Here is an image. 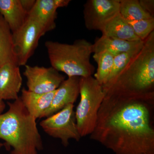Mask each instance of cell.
I'll return each instance as SVG.
<instances>
[{
  "instance_id": "obj_14",
  "label": "cell",
  "mask_w": 154,
  "mask_h": 154,
  "mask_svg": "<svg viewBox=\"0 0 154 154\" xmlns=\"http://www.w3.org/2000/svg\"><path fill=\"white\" fill-rule=\"evenodd\" d=\"M144 41H127L102 35L96 38L93 44V53L107 51L114 56L131 51L140 48Z\"/></svg>"
},
{
  "instance_id": "obj_21",
  "label": "cell",
  "mask_w": 154,
  "mask_h": 154,
  "mask_svg": "<svg viewBox=\"0 0 154 154\" xmlns=\"http://www.w3.org/2000/svg\"><path fill=\"white\" fill-rule=\"evenodd\" d=\"M132 27L137 36L142 41H144L154 31V18L137 21H127Z\"/></svg>"
},
{
  "instance_id": "obj_24",
  "label": "cell",
  "mask_w": 154,
  "mask_h": 154,
  "mask_svg": "<svg viewBox=\"0 0 154 154\" xmlns=\"http://www.w3.org/2000/svg\"><path fill=\"white\" fill-rule=\"evenodd\" d=\"M6 104L4 100L0 99V115L3 113L5 109Z\"/></svg>"
},
{
  "instance_id": "obj_2",
  "label": "cell",
  "mask_w": 154,
  "mask_h": 154,
  "mask_svg": "<svg viewBox=\"0 0 154 154\" xmlns=\"http://www.w3.org/2000/svg\"><path fill=\"white\" fill-rule=\"evenodd\" d=\"M102 87L105 95L154 99V31L124 69Z\"/></svg>"
},
{
  "instance_id": "obj_7",
  "label": "cell",
  "mask_w": 154,
  "mask_h": 154,
  "mask_svg": "<svg viewBox=\"0 0 154 154\" xmlns=\"http://www.w3.org/2000/svg\"><path fill=\"white\" fill-rule=\"evenodd\" d=\"M13 34L17 64L19 66H25L44 33L36 22L28 17L22 27Z\"/></svg>"
},
{
  "instance_id": "obj_22",
  "label": "cell",
  "mask_w": 154,
  "mask_h": 154,
  "mask_svg": "<svg viewBox=\"0 0 154 154\" xmlns=\"http://www.w3.org/2000/svg\"><path fill=\"white\" fill-rule=\"evenodd\" d=\"M141 5L144 10L154 17V1L153 0L139 1Z\"/></svg>"
},
{
  "instance_id": "obj_25",
  "label": "cell",
  "mask_w": 154,
  "mask_h": 154,
  "mask_svg": "<svg viewBox=\"0 0 154 154\" xmlns=\"http://www.w3.org/2000/svg\"><path fill=\"white\" fill-rule=\"evenodd\" d=\"M4 146H5L4 143L0 142V149H2Z\"/></svg>"
},
{
  "instance_id": "obj_5",
  "label": "cell",
  "mask_w": 154,
  "mask_h": 154,
  "mask_svg": "<svg viewBox=\"0 0 154 154\" xmlns=\"http://www.w3.org/2000/svg\"><path fill=\"white\" fill-rule=\"evenodd\" d=\"M80 94L75 116L79 133L83 137L90 135L94 130L105 94L102 85L91 76L80 77Z\"/></svg>"
},
{
  "instance_id": "obj_18",
  "label": "cell",
  "mask_w": 154,
  "mask_h": 154,
  "mask_svg": "<svg viewBox=\"0 0 154 154\" xmlns=\"http://www.w3.org/2000/svg\"><path fill=\"white\" fill-rule=\"evenodd\" d=\"M119 14L128 21L154 18L144 10L138 0H120Z\"/></svg>"
},
{
  "instance_id": "obj_1",
  "label": "cell",
  "mask_w": 154,
  "mask_h": 154,
  "mask_svg": "<svg viewBox=\"0 0 154 154\" xmlns=\"http://www.w3.org/2000/svg\"><path fill=\"white\" fill-rule=\"evenodd\" d=\"M154 99L105 95L90 138L115 154H154Z\"/></svg>"
},
{
  "instance_id": "obj_3",
  "label": "cell",
  "mask_w": 154,
  "mask_h": 154,
  "mask_svg": "<svg viewBox=\"0 0 154 154\" xmlns=\"http://www.w3.org/2000/svg\"><path fill=\"white\" fill-rule=\"evenodd\" d=\"M8 109L0 115V139L12 150L10 154H38L43 144L36 119L19 97L8 102Z\"/></svg>"
},
{
  "instance_id": "obj_9",
  "label": "cell",
  "mask_w": 154,
  "mask_h": 154,
  "mask_svg": "<svg viewBox=\"0 0 154 154\" xmlns=\"http://www.w3.org/2000/svg\"><path fill=\"white\" fill-rule=\"evenodd\" d=\"M120 0H88L84 5V20L88 30L101 31L119 14Z\"/></svg>"
},
{
  "instance_id": "obj_6",
  "label": "cell",
  "mask_w": 154,
  "mask_h": 154,
  "mask_svg": "<svg viewBox=\"0 0 154 154\" xmlns=\"http://www.w3.org/2000/svg\"><path fill=\"white\" fill-rule=\"evenodd\" d=\"M40 126L49 136L60 140L63 145L67 147L69 140L79 141L81 137L76 122L74 105H69L57 113L42 120Z\"/></svg>"
},
{
  "instance_id": "obj_20",
  "label": "cell",
  "mask_w": 154,
  "mask_h": 154,
  "mask_svg": "<svg viewBox=\"0 0 154 154\" xmlns=\"http://www.w3.org/2000/svg\"><path fill=\"white\" fill-rule=\"evenodd\" d=\"M142 47L122 53L114 56L112 69L105 83L112 80L123 69L130 61L140 51Z\"/></svg>"
},
{
  "instance_id": "obj_17",
  "label": "cell",
  "mask_w": 154,
  "mask_h": 154,
  "mask_svg": "<svg viewBox=\"0 0 154 154\" xmlns=\"http://www.w3.org/2000/svg\"><path fill=\"white\" fill-rule=\"evenodd\" d=\"M8 63L18 65L14 50L13 33L0 14V67Z\"/></svg>"
},
{
  "instance_id": "obj_16",
  "label": "cell",
  "mask_w": 154,
  "mask_h": 154,
  "mask_svg": "<svg viewBox=\"0 0 154 154\" xmlns=\"http://www.w3.org/2000/svg\"><path fill=\"white\" fill-rule=\"evenodd\" d=\"M102 35L127 41H140L128 21L119 14L101 30Z\"/></svg>"
},
{
  "instance_id": "obj_11",
  "label": "cell",
  "mask_w": 154,
  "mask_h": 154,
  "mask_svg": "<svg viewBox=\"0 0 154 154\" xmlns=\"http://www.w3.org/2000/svg\"><path fill=\"white\" fill-rule=\"evenodd\" d=\"M80 77H68L56 90L51 105L42 116L46 118L69 105H74L80 94Z\"/></svg>"
},
{
  "instance_id": "obj_12",
  "label": "cell",
  "mask_w": 154,
  "mask_h": 154,
  "mask_svg": "<svg viewBox=\"0 0 154 154\" xmlns=\"http://www.w3.org/2000/svg\"><path fill=\"white\" fill-rule=\"evenodd\" d=\"M22 78L19 66L8 63L0 67V99L17 100L22 85Z\"/></svg>"
},
{
  "instance_id": "obj_23",
  "label": "cell",
  "mask_w": 154,
  "mask_h": 154,
  "mask_svg": "<svg viewBox=\"0 0 154 154\" xmlns=\"http://www.w3.org/2000/svg\"><path fill=\"white\" fill-rule=\"evenodd\" d=\"M22 6L28 14L35 4V0H21Z\"/></svg>"
},
{
  "instance_id": "obj_19",
  "label": "cell",
  "mask_w": 154,
  "mask_h": 154,
  "mask_svg": "<svg viewBox=\"0 0 154 154\" xmlns=\"http://www.w3.org/2000/svg\"><path fill=\"white\" fill-rule=\"evenodd\" d=\"M114 57L113 54L107 51L94 54L93 55L94 60L98 66L94 78L102 85L106 83L110 74Z\"/></svg>"
},
{
  "instance_id": "obj_8",
  "label": "cell",
  "mask_w": 154,
  "mask_h": 154,
  "mask_svg": "<svg viewBox=\"0 0 154 154\" xmlns=\"http://www.w3.org/2000/svg\"><path fill=\"white\" fill-rule=\"evenodd\" d=\"M23 75L27 79V90L38 94L55 91L65 77L52 67L25 66Z\"/></svg>"
},
{
  "instance_id": "obj_13",
  "label": "cell",
  "mask_w": 154,
  "mask_h": 154,
  "mask_svg": "<svg viewBox=\"0 0 154 154\" xmlns=\"http://www.w3.org/2000/svg\"><path fill=\"white\" fill-rule=\"evenodd\" d=\"M0 14L13 33L24 25L28 14L21 0H0Z\"/></svg>"
},
{
  "instance_id": "obj_15",
  "label": "cell",
  "mask_w": 154,
  "mask_h": 154,
  "mask_svg": "<svg viewBox=\"0 0 154 154\" xmlns=\"http://www.w3.org/2000/svg\"><path fill=\"white\" fill-rule=\"evenodd\" d=\"M55 91L38 94L23 88L19 97L29 113L37 119H41L42 114L50 107Z\"/></svg>"
},
{
  "instance_id": "obj_4",
  "label": "cell",
  "mask_w": 154,
  "mask_h": 154,
  "mask_svg": "<svg viewBox=\"0 0 154 154\" xmlns=\"http://www.w3.org/2000/svg\"><path fill=\"white\" fill-rule=\"evenodd\" d=\"M51 66L68 77L91 76L95 67L91 62L93 44L85 39L72 44L48 41L45 43Z\"/></svg>"
},
{
  "instance_id": "obj_10",
  "label": "cell",
  "mask_w": 154,
  "mask_h": 154,
  "mask_svg": "<svg viewBox=\"0 0 154 154\" xmlns=\"http://www.w3.org/2000/svg\"><path fill=\"white\" fill-rule=\"evenodd\" d=\"M70 0H36L28 14V18L36 22L45 34L55 29L57 10L68 5Z\"/></svg>"
}]
</instances>
